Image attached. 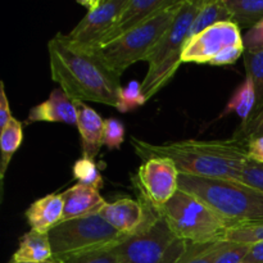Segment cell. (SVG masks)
<instances>
[{
	"label": "cell",
	"instance_id": "cell-1",
	"mask_svg": "<svg viewBox=\"0 0 263 263\" xmlns=\"http://www.w3.org/2000/svg\"><path fill=\"white\" fill-rule=\"evenodd\" d=\"M131 145L141 159L162 157L175 162L180 174L205 179L241 182L249 162L248 144L235 138L226 140H180L152 144L131 138Z\"/></svg>",
	"mask_w": 263,
	"mask_h": 263
},
{
	"label": "cell",
	"instance_id": "cell-2",
	"mask_svg": "<svg viewBox=\"0 0 263 263\" xmlns=\"http://www.w3.org/2000/svg\"><path fill=\"white\" fill-rule=\"evenodd\" d=\"M48 53L51 79L72 100L117 107L121 76L94 51L76 46L66 35L57 33L49 40Z\"/></svg>",
	"mask_w": 263,
	"mask_h": 263
},
{
	"label": "cell",
	"instance_id": "cell-3",
	"mask_svg": "<svg viewBox=\"0 0 263 263\" xmlns=\"http://www.w3.org/2000/svg\"><path fill=\"white\" fill-rule=\"evenodd\" d=\"M179 189L202 200L233 226L263 222V193L243 182L180 174Z\"/></svg>",
	"mask_w": 263,
	"mask_h": 263
},
{
	"label": "cell",
	"instance_id": "cell-4",
	"mask_svg": "<svg viewBox=\"0 0 263 263\" xmlns=\"http://www.w3.org/2000/svg\"><path fill=\"white\" fill-rule=\"evenodd\" d=\"M146 211V221L143 229L131 236H126L113 247L121 263H176L187 248V241L180 239L171 228L159 208L146 198L138 194Z\"/></svg>",
	"mask_w": 263,
	"mask_h": 263
},
{
	"label": "cell",
	"instance_id": "cell-5",
	"mask_svg": "<svg viewBox=\"0 0 263 263\" xmlns=\"http://www.w3.org/2000/svg\"><path fill=\"white\" fill-rule=\"evenodd\" d=\"M185 0L161 10L138 27L105 45L91 49L118 76L136 62L148 61L156 46L174 23Z\"/></svg>",
	"mask_w": 263,
	"mask_h": 263
},
{
	"label": "cell",
	"instance_id": "cell-6",
	"mask_svg": "<svg viewBox=\"0 0 263 263\" xmlns=\"http://www.w3.org/2000/svg\"><path fill=\"white\" fill-rule=\"evenodd\" d=\"M203 0H185L174 23L148 58V72L141 82V91L146 100L172 80L182 63L181 57L190 39L192 25L202 7Z\"/></svg>",
	"mask_w": 263,
	"mask_h": 263
},
{
	"label": "cell",
	"instance_id": "cell-7",
	"mask_svg": "<svg viewBox=\"0 0 263 263\" xmlns=\"http://www.w3.org/2000/svg\"><path fill=\"white\" fill-rule=\"evenodd\" d=\"M159 211L171 230L187 243L223 241L226 230L233 226L202 200L180 189Z\"/></svg>",
	"mask_w": 263,
	"mask_h": 263
},
{
	"label": "cell",
	"instance_id": "cell-8",
	"mask_svg": "<svg viewBox=\"0 0 263 263\" xmlns=\"http://www.w3.org/2000/svg\"><path fill=\"white\" fill-rule=\"evenodd\" d=\"M125 238L100 215L63 221L49 233L55 258L116 247Z\"/></svg>",
	"mask_w": 263,
	"mask_h": 263
},
{
	"label": "cell",
	"instance_id": "cell-9",
	"mask_svg": "<svg viewBox=\"0 0 263 263\" xmlns=\"http://www.w3.org/2000/svg\"><path fill=\"white\" fill-rule=\"evenodd\" d=\"M180 172L174 161L162 157L146 159L133 179L138 194L143 195L157 208H162L179 190Z\"/></svg>",
	"mask_w": 263,
	"mask_h": 263
},
{
	"label": "cell",
	"instance_id": "cell-10",
	"mask_svg": "<svg viewBox=\"0 0 263 263\" xmlns=\"http://www.w3.org/2000/svg\"><path fill=\"white\" fill-rule=\"evenodd\" d=\"M79 3L86 7L87 12L66 36L76 46L91 50L99 45L113 27L118 14L125 7L126 0H90Z\"/></svg>",
	"mask_w": 263,
	"mask_h": 263
},
{
	"label": "cell",
	"instance_id": "cell-11",
	"mask_svg": "<svg viewBox=\"0 0 263 263\" xmlns=\"http://www.w3.org/2000/svg\"><path fill=\"white\" fill-rule=\"evenodd\" d=\"M244 45L241 30L236 23L220 22L187 40L182 51V63L211 64L229 48Z\"/></svg>",
	"mask_w": 263,
	"mask_h": 263
},
{
	"label": "cell",
	"instance_id": "cell-12",
	"mask_svg": "<svg viewBox=\"0 0 263 263\" xmlns=\"http://www.w3.org/2000/svg\"><path fill=\"white\" fill-rule=\"evenodd\" d=\"M177 2L179 0H126L125 7L118 14L113 27L103 37V40L100 41L98 46L112 43L116 39L121 37L128 31L134 30L161 10L167 9V8L176 4Z\"/></svg>",
	"mask_w": 263,
	"mask_h": 263
},
{
	"label": "cell",
	"instance_id": "cell-13",
	"mask_svg": "<svg viewBox=\"0 0 263 263\" xmlns=\"http://www.w3.org/2000/svg\"><path fill=\"white\" fill-rule=\"evenodd\" d=\"M112 228L126 236H131L143 229L146 221L145 207L140 200L122 198L107 203L99 213Z\"/></svg>",
	"mask_w": 263,
	"mask_h": 263
},
{
	"label": "cell",
	"instance_id": "cell-14",
	"mask_svg": "<svg viewBox=\"0 0 263 263\" xmlns=\"http://www.w3.org/2000/svg\"><path fill=\"white\" fill-rule=\"evenodd\" d=\"M26 122H59L66 125H77V109L63 90L54 89L49 98L30 109Z\"/></svg>",
	"mask_w": 263,
	"mask_h": 263
},
{
	"label": "cell",
	"instance_id": "cell-15",
	"mask_svg": "<svg viewBox=\"0 0 263 263\" xmlns=\"http://www.w3.org/2000/svg\"><path fill=\"white\" fill-rule=\"evenodd\" d=\"M61 195L64 202L63 221L99 215L100 211L107 204L99 190L82 184L73 185Z\"/></svg>",
	"mask_w": 263,
	"mask_h": 263
},
{
	"label": "cell",
	"instance_id": "cell-16",
	"mask_svg": "<svg viewBox=\"0 0 263 263\" xmlns=\"http://www.w3.org/2000/svg\"><path fill=\"white\" fill-rule=\"evenodd\" d=\"M77 109V128L82 144V157L95 159L103 146L104 120L99 113L84 102L74 100Z\"/></svg>",
	"mask_w": 263,
	"mask_h": 263
},
{
	"label": "cell",
	"instance_id": "cell-17",
	"mask_svg": "<svg viewBox=\"0 0 263 263\" xmlns=\"http://www.w3.org/2000/svg\"><path fill=\"white\" fill-rule=\"evenodd\" d=\"M64 202L61 194H48L33 202L25 212L31 230L49 234L63 221Z\"/></svg>",
	"mask_w": 263,
	"mask_h": 263
},
{
	"label": "cell",
	"instance_id": "cell-18",
	"mask_svg": "<svg viewBox=\"0 0 263 263\" xmlns=\"http://www.w3.org/2000/svg\"><path fill=\"white\" fill-rule=\"evenodd\" d=\"M53 257L49 234L30 230L21 238L20 246L13 254V261L44 263Z\"/></svg>",
	"mask_w": 263,
	"mask_h": 263
},
{
	"label": "cell",
	"instance_id": "cell-19",
	"mask_svg": "<svg viewBox=\"0 0 263 263\" xmlns=\"http://www.w3.org/2000/svg\"><path fill=\"white\" fill-rule=\"evenodd\" d=\"M256 103L257 97L254 84L251 77L246 76L244 82L235 90V92L230 98L228 105H226V108L222 110L218 118L226 117L231 113H236L241 118V121L246 122L253 113L254 108H256Z\"/></svg>",
	"mask_w": 263,
	"mask_h": 263
},
{
	"label": "cell",
	"instance_id": "cell-20",
	"mask_svg": "<svg viewBox=\"0 0 263 263\" xmlns=\"http://www.w3.org/2000/svg\"><path fill=\"white\" fill-rule=\"evenodd\" d=\"M225 3L231 22L236 23L240 30H251L263 20V0H225Z\"/></svg>",
	"mask_w": 263,
	"mask_h": 263
},
{
	"label": "cell",
	"instance_id": "cell-21",
	"mask_svg": "<svg viewBox=\"0 0 263 263\" xmlns=\"http://www.w3.org/2000/svg\"><path fill=\"white\" fill-rule=\"evenodd\" d=\"M229 21H231V14L226 7L225 0H203L202 7L192 25L190 37L198 35L216 23L229 22Z\"/></svg>",
	"mask_w": 263,
	"mask_h": 263
},
{
	"label": "cell",
	"instance_id": "cell-22",
	"mask_svg": "<svg viewBox=\"0 0 263 263\" xmlns=\"http://www.w3.org/2000/svg\"><path fill=\"white\" fill-rule=\"evenodd\" d=\"M0 133V148H2V170H0V179L2 184L4 182L5 174L8 166L13 158V154L18 151L23 141V125L21 121L13 117Z\"/></svg>",
	"mask_w": 263,
	"mask_h": 263
},
{
	"label": "cell",
	"instance_id": "cell-23",
	"mask_svg": "<svg viewBox=\"0 0 263 263\" xmlns=\"http://www.w3.org/2000/svg\"><path fill=\"white\" fill-rule=\"evenodd\" d=\"M228 241L197 244L187 243V248L176 263H215Z\"/></svg>",
	"mask_w": 263,
	"mask_h": 263
},
{
	"label": "cell",
	"instance_id": "cell-24",
	"mask_svg": "<svg viewBox=\"0 0 263 263\" xmlns=\"http://www.w3.org/2000/svg\"><path fill=\"white\" fill-rule=\"evenodd\" d=\"M72 172H73V177L79 181V184L85 185V186L95 187V189L100 190L104 185V180H103L97 163L92 158L81 157L79 161L74 162Z\"/></svg>",
	"mask_w": 263,
	"mask_h": 263
},
{
	"label": "cell",
	"instance_id": "cell-25",
	"mask_svg": "<svg viewBox=\"0 0 263 263\" xmlns=\"http://www.w3.org/2000/svg\"><path fill=\"white\" fill-rule=\"evenodd\" d=\"M263 240V222L234 225L226 230L223 241L239 244H254Z\"/></svg>",
	"mask_w": 263,
	"mask_h": 263
},
{
	"label": "cell",
	"instance_id": "cell-26",
	"mask_svg": "<svg viewBox=\"0 0 263 263\" xmlns=\"http://www.w3.org/2000/svg\"><path fill=\"white\" fill-rule=\"evenodd\" d=\"M244 66L247 69V76L252 79L256 89L257 103L253 113L263 105V51L259 53H244ZM252 113V115H253Z\"/></svg>",
	"mask_w": 263,
	"mask_h": 263
},
{
	"label": "cell",
	"instance_id": "cell-27",
	"mask_svg": "<svg viewBox=\"0 0 263 263\" xmlns=\"http://www.w3.org/2000/svg\"><path fill=\"white\" fill-rule=\"evenodd\" d=\"M148 102L141 91V84L133 80L128 82L127 86L122 87L120 91V98H118V104L116 109L120 110L121 113H127L130 110L136 109Z\"/></svg>",
	"mask_w": 263,
	"mask_h": 263
},
{
	"label": "cell",
	"instance_id": "cell-28",
	"mask_svg": "<svg viewBox=\"0 0 263 263\" xmlns=\"http://www.w3.org/2000/svg\"><path fill=\"white\" fill-rule=\"evenodd\" d=\"M62 263H121L113 247L84 252V253L71 254V256L58 258Z\"/></svg>",
	"mask_w": 263,
	"mask_h": 263
},
{
	"label": "cell",
	"instance_id": "cell-29",
	"mask_svg": "<svg viewBox=\"0 0 263 263\" xmlns=\"http://www.w3.org/2000/svg\"><path fill=\"white\" fill-rule=\"evenodd\" d=\"M261 136H263V105L249 117V120L241 122L233 138L248 144L249 141Z\"/></svg>",
	"mask_w": 263,
	"mask_h": 263
},
{
	"label": "cell",
	"instance_id": "cell-30",
	"mask_svg": "<svg viewBox=\"0 0 263 263\" xmlns=\"http://www.w3.org/2000/svg\"><path fill=\"white\" fill-rule=\"evenodd\" d=\"M125 140V126L117 118L104 120L103 127V145L108 149H118Z\"/></svg>",
	"mask_w": 263,
	"mask_h": 263
},
{
	"label": "cell",
	"instance_id": "cell-31",
	"mask_svg": "<svg viewBox=\"0 0 263 263\" xmlns=\"http://www.w3.org/2000/svg\"><path fill=\"white\" fill-rule=\"evenodd\" d=\"M249 248H251V244L229 243L228 241L215 263H243Z\"/></svg>",
	"mask_w": 263,
	"mask_h": 263
},
{
	"label": "cell",
	"instance_id": "cell-32",
	"mask_svg": "<svg viewBox=\"0 0 263 263\" xmlns=\"http://www.w3.org/2000/svg\"><path fill=\"white\" fill-rule=\"evenodd\" d=\"M241 182L263 193V164L249 161L243 170Z\"/></svg>",
	"mask_w": 263,
	"mask_h": 263
},
{
	"label": "cell",
	"instance_id": "cell-33",
	"mask_svg": "<svg viewBox=\"0 0 263 263\" xmlns=\"http://www.w3.org/2000/svg\"><path fill=\"white\" fill-rule=\"evenodd\" d=\"M244 48L248 53L263 51V20L248 30L243 36Z\"/></svg>",
	"mask_w": 263,
	"mask_h": 263
},
{
	"label": "cell",
	"instance_id": "cell-34",
	"mask_svg": "<svg viewBox=\"0 0 263 263\" xmlns=\"http://www.w3.org/2000/svg\"><path fill=\"white\" fill-rule=\"evenodd\" d=\"M13 118L12 112H10L9 100H8L7 92H5L4 81H0V130L8 125Z\"/></svg>",
	"mask_w": 263,
	"mask_h": 263
},
{
	"label": "cell",
	"instance_id": "cell-35",
	"mask_svg": "<svg viewBox=\"0 0 263 263\" xmlns=\"http://www.w3.org/2000/svg\"><path fill=\"white\" fill-rule=\"evenodd\" d=\"M247 149H248L249 161L263 164V136L249 141Z\"/></svg>",
	"mask_w": 263,
	"mask_h": 263
},
{
	"label": "cell",
	"instance_id": "cell-36",
	"mask_svg": "<svg viewBox=\"0 0 263 263\" xmlns=\"http://www.w3.org/2000/svg\"><path fill=\"white\" fill-rule=\"evenodd\" d=\"M244 263H263V240L251 244Z\"/></svg>",
	"mask_w": 263,
	"mask_h": 263
},
{
	"label": "cell",
	"instance_id": "cell-37",
	"mask_svg": "<svg viewBox=\"0 0 263 263\" xmlns=\"http://www.w3.org/2000/svg\"><path fill=\"white\" fill-rule=\"evenodd\" d=\"M44 263H62V262L59 261L58 258H55V257H53V258H50V259H49V261H46V262H44Z\"/></svg>",
	"mask_w": 263,
	"mask_h": 263
},
{
	"label": "cell",
	"instance_id": "cell-38",
	"mask_svg": "<svg viewBox=\"0 0 263 263\" xmlns=\"http://www.w3.org/2000/svg\"><path fill=\"white\" fill-rule=\"evenodd\" d=\"M9 263H27V262H15V261H12V262H9Z\"/></svg>",
	"mask_w": 263,
	"mask_h": 263
},
{
	"label": "cell",
	"instance_id": "cell-39",
	"mask_svg": "<svg viewBox=\"0 0 263 263\" xmlns=\"http://www.w3.org/2000/svg\"><path fill=\"white\" fill-rule=\"evenodd\" d=\"M243 263H244V262H243Z\"/></svg>",
	"mask_w": 263,
	"mask_h": 263
}]
</instances>
